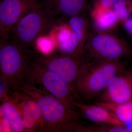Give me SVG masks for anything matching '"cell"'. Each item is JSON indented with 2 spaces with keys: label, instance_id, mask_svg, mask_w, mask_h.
I'll list each match as a JSON object with an SVG mask.
<instances>
[{
  "label": "cell",
  "instance_id": "9c48e42d",
  "mask_svg": "<svg viewBox=\"0 0 132 132\" xmlns=\"http://www.w3.org/2000/svg\"><path fill=\"white\" fill-rule=\"evenodd\" d=\"M9 97L21 116L24 132L42 131L43 120L40 109L34 100L19 91H10Z\"/></svg>",
  "mask_w": 132,
  "mask_h": 132
},
{
  "label": "cell",
  "instance_id": "3957f363",
  "mask_svg": "<svg viewBox=\"0 0 132 132\" xmlns=\"http://www.w3.org/2000/svg\"><path fill=\"white\" fill-rule=\"evenodd\" d=\"M125 69L121 60H106L82 56L76 85L78 95L86 101L97 98L112 79Z\"/></svg>",
  "mask_w": 132,
  "mask_h": 132
},
{
  "label": "cell",
  "instance_id": "ac0fdd59",
  "mask_svg": "<svg viewBox=\"0 0 132 132\" xmlns=\"http://www.w3.org/2000/svg\"><path fill=\"white\" fill-rule=\"evenodd\" d=\"M81 132H132V130L124 126L98 125L84 126Z\"/></svg>",
  "mask_w": 132,
  "mask_h": 132
},
{
  "label": "cell",
  "instance_id": "44dd1931",
  "mask_svg": "<svg viewBox=\"0 0 132 132\" xmlns=\"http://www.w3.org/2000/svg\"><path fill=\"white\" fill-rule=\"evenodd\" d=\"M118 0H95V7L112 9Z\"/></svg>",
  "mask_w": 132,
  "mask_h": 132
},
{
  "label": "cell",
  "instance_id": "7a4b0ae2",
  "mask_svg": "<svg viewBox=\"0 0 132 132\" xmlns=\"http://www.w3.org/2000/svg\"><path fill=\"white\" fill-rule=\"evenodd\" d=\"M39 53L24 51L10 39L1 38V78L7 82L10 91H21L31 84L33 65Z\"/></svg>",
  "mask_w": 132,
  "mask_h": 132
},
{
  "label": "cell",
  "instance_id": "7c38bea8",
  "mask_svg": "<svg viewBox=\"0 0 132 132\" xmlns=\"http://www.w3.org/2000/svg\"><path fill=\"white\" fill-rule=\"evenodd\" d=\"M42 7L58 18H69L81 14L87 4V0H40Z\"/></svg>",
  "mask_w": 132,
  "mask_h": 132
},
{
  "label": "cell",
  "instance_id": "2e32d148",
  "mask_svg": "<svg viewBox=\"0 0 132 132\" xmlns=\"http://www.w3.org/2000/svg\"><path fill=\"white\" fill-rule=\"evenodd\" d=\"M69 25L77 36L80 42L81 46L84 50L87 39V21L80 14L69 18Z\"/></svg>",
  "mask_w": 132,
  "mask_h": 132
},
{
  "label": "cell",
  "instance_id": "ba28073f",
  "mask_svg": "<svg viewBox=\"0 0 132 132\" xmlns=\"http://www.w3.org/2000/svg\"><path fill=\"white\" fill-rule=\"evenodd\" d=\"M41 6L40 0H1L0 36L9 39L10 32L22 17Z\"/></svg>",
  "mask_w": 132,
  "mask_h": 132
},
{
  "label": "cell",
  "instance_id": "7402d4cb",
  "mask_svg": "<svg viewBox=\"0 0 132 132\" xmlns=\"http://www.w3.org/2000/svg\"><path fill=\"white\" fill-rule=\"evenodd\" d=\"M123 25L125 31L132 39V16L124 21Z\"/></svg>",
  "mask_w": 132,
  "mask_h": 132
},
{
  "label": "cell",
  "instance_id": "277c9868",
  "mask_svg": "<svg viewBox=\"0 0 132 132\" xmlns=\"http://www.w3.org/2000/svg\"><path fill=\"white\" fill-rule=\"evenodd\" d=\"M59 18L42 7L33 9L20 19L12 29L9 39L25 51L35 50L38 38L57 24Z\"/></svg>",
  "mask_w": 132,
  "mask_h": 132
},
{
  "label": "cell",
  "instance_id": "d6986e66",
  "mask_svg": "<svg viewBox=\"0 0 132 132\" xmlns=\"http://www.w3.org/2000/svg\"><path fill=\"white\" fill-rule=\"evenodd\" d=\"M35 44L39 49L40 53L43 54L51 53L53 50V45L48 38H44L42 36L38 38Z\"/></svg>",
  "mask_w": 132,
  "mask_h": 132
},
{
  "label": "cell",
  "instance_id": "8fae6325",
  "mask_svg": "<svg viewBox=\"0 0 132 132\" xmlns=\"http://www.w3.org/2000/svg\"><path fill=\"white\" fill-rule=\"evenodd\" d=\"M75 105L87 119L94 123L98 125L125 126L111 111L100 105H90L77 101Z\"/></svg>",
  "mask_w": 132,
  "mask_h": 132
},
{
  "label": "cell",
  "instance_id": "30bf717a",
  "mask_svg": "<svg viewBox=\"0 0 132 132\" xmlns=\"http://www.w3.org/2000/svg\"><path fill=\"white\" fill-rule=\"evenodd\" d=\"M97 98L98 102L114 104L132 101V68L114 76Z\"/></svg>",
  "mask_w": 132,
  "mask_h": 132
},
{
  "label": "cell",
  "instance_id": "603a6c76",
  "mask_svg": "<svg viewBox=\"0 0 132 132\" xmlns=\"http://www.w3.org/2000/svg\"><path fill=\"white\" fill-rule=\"evenodd\" d=\"M131 1H132V0H131Z\"/></svg>",
  "mask_w": 132,
  "mask_h": 132
},
{
  "label": "cell",
  "instance_id": "4fadbf2b",
  "mask_svg": "<svg viewBox=\"0 0 132 132\" xmlns=\"http://www.w3.org/2000/svg\"><path fill=\"white\" fill-rule=\"evenodd\" d=\"M0 108L2 117L7 122L11 131H24L20 114L9 97L2 100Z\"/></svg>",
  "mask_w": 132,
  "mask_h": 132
},
{
  "label": "cell",
  "instance_id": "6da1fadb",
  "mask_svg": "<svg viewBox=\"0 0 132 132\" xmlns=\"http://www.w3.org/2000/svg\"><path fill=\"white\" fill-rule=\"evenodd\" d=\"M35 101L40 109L43 120L42 132H81L84 125L79 122L80 113L60 100L35 84L24 87L21 91Z\"/></svg>",
  "mask_w": 132,
  "mask_h": 132
},
{
  "label": "cell",
  "instance_id": "52a82bcc",
  "mask_svg": "<svg viewBox=\"0 0 132 132\" xmlns=\"http://www.w3.org/2000/svg\"><path fill=\"white\" fill-rule=\"evenodd\" d=\"M36 61L58 75L77 93L76 85L80 73L82 57L60 53L47 54L40 53Z\"/></svg>",
  "mask_w": 132,
  "mask_h": 132
},
{
  "label": "cell",
  "instance_id": "5bb4252c",
  "mask_svg": "<svg viewBox=\"0 0 132 132\" xmlns=\"http://www.w3.org/2000/svg\"><path fill=\"white\" fill-rule=\"evenodd\" d=\"M95 104L111 111L125 124V126L132 130V101L121 104L98 102Z\"/></svg>",
  "mask_w": 132,
  "mask_h": 132
},
{
  "label": "cell",
  "instance_id": "e0dca14e",
  "mask_svg": "<svg viewBox=\"0 0 132 132\" xmlns=\"http://www.w3.org/2000/svg\"><path fill=\"white\" fill-rule=\"evenodd\" d=\"M112 10L119 20L123 22L131 17L132 14L131 0H118Z\"/></svg>",
  "mask_w": 132,
  "mask_h": 132
},
{
  "label": "cell",
  "instance_id": "9a60e30c",
  "mask_svg": "<svg viewBox=\"0 0 132 132\" xmlns=\"http://www.w3.org/2000/svg\"><path fill=\"white\" fill-rule=\"evenodd\" d=\"M94 12V24L100 31L113 27L119 21L112 9L95 7Z\"/></svg>",
  "mask_w": 132,
  "mask_h": 132
},
{
  "label": "cell",
  "instance_id": "ffe728a7",
  "mask_svg": "<svg viewBox=\"0 0 132 132\" xmlns=\"http://www.w3.org/2000/svg\"><path fill=\"white\" fill-rule=\"evenodd\" d=\"M73 31L69 26L63 27L60 29L57 38L58 45L69 39Z\"/></svg>",
  "mask_w": 132,
  "mask_h": 132
},
{
  "label": "cell",
  "instance_id": "8992f818",
  "mask_svg": "<svg viewBox=\"0 0 132 132\" xmlns=\"http://www.w3.org/2000/svg\"><path fill=\"white\" fill-rule=\"evenodd\" d=\"M31 82L40 83L48 93L69 107L77 109L75 103L80 98L78 93L58 75L44 68L36 61L33 65Z\"/></svg>",
  "mask_w": 132,
  "mask_h": 132
},
{
  "label": "cell",
  "instance_id": "5b68a950",
  "mask_svg": "<svg viewBox=\"0 0 132 132\" xmlns=\"http://www.w3.org/2000/svg\"><path fill=\"white\" fill-rule=\"evenodd\" d=\"M83 56L106 60H120L132 54L128 43L103 31L92 34L87 38Z\"/></svg>",
  "mask_w": 132,
  "mask_h": 132
}]
</instances>
